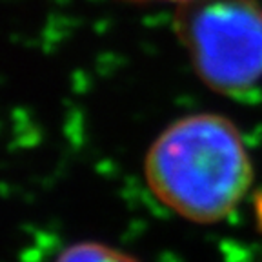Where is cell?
<instances>
[{
    "label": "cell",
    "mask_w": 262,
    "mask_h": 262,
    "mask_svg": "<svg viewBox=\"0 0 262 262\" xmlns=\"http://www.w3.org/2000/svg\"><path fill=\"white\" fill-rule=\"evenodd\" d=\"M255 169L241 129L202 111L169 122L144 157V182L157 201L193 224H219L246 201Z\"/></svg>",
    "instance_id": "1"
},
{
    "label": "cell",
    "mask_w": 262,
    "mask_h": 262,
    "mask_svg": "<svg viewBox=\"0 0 262 262\" xmlns=\"http://www.w3.org/2000/svg\"><path fill=\"white\" fill-rule=\"evenodd\" d=\"M175 33L206 88L242 97L262 84L260 0H188L177 6Z\"/></svg>",
    "instance_id": "2"
},
{
    "label": "cell",
    "mask_w": 262,
    "mask_h": 262,
    "mask_svg": "<svg viewBox=\"0 0 262 262\" xmlns=\"http://www.w3.org/2000/svg\"><path fill=\"white\" fill-rule=\"evenodd\" d=\"M53 262H139V258L106 242L80 241L66 246Z\"/></svg>",
    "instance_id": "3"
},
{
    "label": "cell",
    "mask_w": 262,
    "mask_h": 262,
    "mask_svg": "<svg viewBox=\"0 0 262 262\" xmlns=\"http://www.w3.org/2000/svg\"><path fill=\"white\" fill-rule=\"evenodd\" d=\"M127 2H171V4H182V2H188V0H127Z\"/></svg>",
    "instance_id": "4"
}]
</instances>
